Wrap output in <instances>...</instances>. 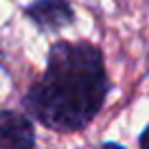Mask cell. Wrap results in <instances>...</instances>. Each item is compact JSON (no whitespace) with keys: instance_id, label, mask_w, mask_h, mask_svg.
Returning <instances> with one entry per match:
<instances>
[{"instance_id":"obj_1","label":"cell","mask_w":149,"mask_h":149,"mask_svg":"<svg viewBox=\"0 0 149 149\" xmlns=\"http://www.w3.org/2000/svg\"><path fill=\"white\" fill-rule=\"evenodd\" d=\"M112 90L103 51L90 40H57L44 72L22 94V110L55 134L88 130Z\"/></svg>"},{"instance_id":"obj_2","label":"cell","mask_w":149,"mask_h":149,"mask_svg":"<svg viewBox=\"0 0 149 149\" xmlns=\"http://www.w3.org/2000/svg\"><path fill=\"white\" fill-rule=\"evenodd\" d=\"M22 15L40 33H59L77 20L70 0H33L22 7Z\"/></svg>"},{"instance_id":"obj_3","label":"cell","mask_w":149,"mask_h":149,"mask_svg":"<svg viewBox=\"0 0 149 149\" xmlns=\"http://www.w3.org/2000/svg\"><path fill=\"white\" fill-rule=\"evenodd\" d=\"M35 145V121L26 112L0 110V149H31Z\"/></svg>"},{"instance_id":"obj_4","label":"cell","mask_w":149,"mask_h":149,"mask_svg":"<svg viewBox=\"0 0 149 149\" xmlns=\"http://www.w3.org/2000/svg\"><path fill=\"white\" fill-rule=\"evenodd\" d=\"M138 147H140V149H149V125L140 132V136H138Z\"/></svg>"}]
</instances>
